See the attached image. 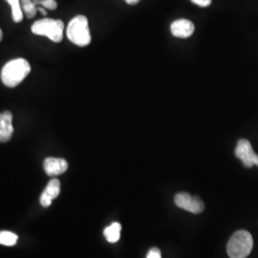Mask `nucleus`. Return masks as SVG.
Wrapping results in <instances>:
<instances>
[{
	"label": "nucleus",
	"mask_w": 258,
	"mask_h": 258,
	"mask_svg": "<svg viewBox=\"0 0 258 258\" xmlns=\"http://www.w3.org/2000/svg\"><path fill=\"white\" fill-rule=\"evenodd\" d=\"M14 133L13 127V115L10 111L0 113V142H9Z\"/></svg>",
	"instance_id": "obj_9"
},
{
	"label": "nucleus",
	"mask_w": 258,
	"mask_h": 258,
	"mask_svg": "<svg viewBox=\"0 0 258 258\" xmlns=\"http://www.w3.org/2000/svg\"><path fill=\"white\" fill-rule=\"evenodd\" d=\"M37 11H39L43 16H46L47 15L46 10L43 7H37Z\"/></svg>",
	"instance_id": "obj_19"
},
{
	"label": "nucleus",
	"mask_w": 258,
	"mask_h": 258,
	"mask_svg": "<svg viewBox=\"0 0 258 258\" xmlns=\"http://www.w3.org/2000/svg\"><path fill=\"white\" fill-rule=\"evenodd\" d=\"M170 31L174 37L187 38L194 33V24L187 19H178L171 23Z\"/></svg>",
	"instance_id": "obj_8"
},
{
	"label": "nucleus",
	"mask_w": 258,
	"mask_h": 258,
	"mask_svg": "<svg viewBox=\"0 0 258 258\" xmlns=\"http://www.w3.org/2000/svg\"><path fill=\"white\" fill-rule=\"evenodd\" d=\"M146 258H162L160 249H156V248L150 249Z\"/></svg>",
	"instance_id": "obj_17"
},
{
	"label": "nucleus",
	"mask_w": 258,
	"mask_h": 258,
	"mask_svg": "<svg viewBox=\"0 0 258 258\" xmlns=\"http://www.w3.org/2000/svg\"><path fill=\"white\" fill-rule=\"evenodd\" d=\"M19 239L18 235L16 233H13L11 231H0V244L4 246H14L17 244V241Z\"/></svg>",
	"instance_id": "obj_14"
},
{
	"label": "nucleus",
	"mask_w": 258,
	"mask_h": 258,
	"mask_svg": "<svg viewBox=\"0 0 258 258\" xmlns=\"http://www.w3.org/2000/svg\"><path fill=\"white\" fill-rule=\"evenodd\" d=\"M235 156L237 157L246 167L258 166V155L253 151L248 140L242 139L237 143L235 148Z\"/></svg>",
	"instance_id": "obj_6"
},
{
	"label": "nucleus",
	"mask_w": 258,
	"mask_h": 258,
	"mask_svg": "<svg viewBox=\"0 0 258 258\" xmlns=\"http://www.w3.org/2000/svg\"><path fill=\"white\" fill-rule=\"evenodd\" d=\"M2 37H3V33H2V30L0 29V41L2 40Z\"/></svg>",
	"instance_id": "obj_20"
},
{
	"label": "nucleus",
	"mask_w": 258,
	"mask_h": 258,
	"mask_svg": "<svg viewBox=\"0 0 258 258\" xmlns=\"http://www.w3.org/2000/svg\"><path fill=\"white\" fill-rule=\"evenodd\" d=\"M31 30L35 35L47 37L57 43L63 38L64 24L59 19H42L36 21Z\"/></svg>",
	"instance_id": "obj_4"
},
{
	"label": "nucleus",
	"mask_w": 258,
	"mask_h": 258,
	"mask_svg": "<svg viewBox=\"0 0 258 258\" xmlns=\"http://www.w3.org/2000/svg\"><path fill=\"white\" fill-rule=\"evenodd\" d=\"M174 202L178 208L194 214L201 213L205 209L203 201L199 197L191 196L190 194L186 192L176 194Z\"/></svg>",
	"instance_id": "obj_5"
},
{
	"label": "nucleus",
	"mask_w": 258,
	"mask_h": 258,
	"mask_svg": "<svg viewBox=\"0 0 258 258\" xmlns=\"http://www.w3.org/2000/svg\"><path fill=\"white\" fill-rule=\"evenodd\" d=\"M20 3H21L23 13L27 17V19H33L36 17L37 7L32 0H20Z\"/></svg>",
	"instance_id": "obj_13"
},
{
	"label": "nucleus",
	"mask_w": 258,
	"mask_h": 258,
	"mask_svg": "<svg viewBox=\"0 0 258 258\" xmlns=\"http://www.w3.org/2000/svg\"><path fill=\"white\" fill-rule=\"evenodd\" d=\"M124 1L129 5H135V4L139 3L141 0H124Z\"/></svg>",
	"instance_id": "obj_18"
},
{
	"label": "nucleus",
	"mask_w": 258,
	"mask_h": 258,
	"mask_svg": "<svg viewBox=\"0 0 258 258\" xmlns=\"http://www.w3.org/2000/svg\"><path fill=\"white\" fill-rule=\"evenodd\" d=\"M37 7H43L45 9L55 10L57 3L55 0H32Z\"/></svg>",
	"instance_id": "obj_15"
},
{
	"label": "nucleus",
	"mask_w": 258,
	"mask_h": 258,
	"mask_svg": "<svg viewBox=\"0 0 258 258\" xmlns=\"http://www.w3.org/2000/svg\"><path fill=\"white\" fill-rule=\"evenodd\" d=\"M43 167L47 175H60L68 169V163L62 158L49 157L44 160Z\"/></svg>",
	"instance_id": "obj_7"
},
{
	"label": "nucleus",
	"mask_w": 258,
	"mask_h": 258,
	"mask_svg": "<svg viewBox=\"0 0 258 258\" xmlns=\"http://www.w3.org/2000/svg\"><path fill=\"white\" fill-rule=\"evenodd\" d=\"M120 231H121V226L120 223L115 222L111 224L109 227L105 228V230L103 231V234L108 242L116 243L120 239Z\"/></svg>",
	"instance_id": "obj_11"
},
{
	"label": "nucleus",
	"mask_w": 258,
	"mask_h": 258,
	"mask_svg": "<svg viewBox=\"0 0 258 258\" xmlns=\"http://www.w3.org/2000/svg\"><path fill=\"white\" fill-rule=\"evenodd\" d=\"M68 39L80 47H85L91 42V34L88 19L84 16H77L72 19L66 29Z\"/></svg>",
	"instance_id": "obj_2"
},
{
	"label": "nucleus",
	"mask_w": 258,
	"mask_h": 258,
	"mask_svg": "<svg viewBox=\"0 0 258 258\" xmlns=\"http://www.w3.org/2000/svg\"><path fill=\"white\" fill-rule=\"evenodd\" d=\"M252 247L253 240L249 231H236L228 243V255L230 258H247Z\"/></svg>",
	"instance_id": "obj_3"
},
{
	"label": "nucleus",
	"mask_w": 258,
	"mask_h": 258,
	"mask_svg": "<svg viewBox=\"0 0 258 258\" xmlns=\"http://www.w3.org/2000/svg\"><path fill=\"white\" fill-rule=\"evenodd\" d=\"M9 3L12 9V17L13 20L16 23H19L23 19V12L21 9V3L20 0H6Z\"/></svg>",
	"instance_id": "obj_12"
},
{
	"label": "nucleus",
	"mask_w": 258,
	"mask_h": 258,
	"mask_svg": "<svg viewBox=\"0 0 258 258\" xmlns=\"http://www.w3.org/2000/svg\"><path fill=\"white\" fill-rule=\"evenodd\" d=\"M60 194V183L57 179L51 180L47 184L44 191L40 196V204L42 207L47 208L49 207L52 201L55 199L58 194Z\"/></svg>",
	"instance_id": "obj_10"
},
{
	"label": "nucleus",
	"mask_w": 258,
	"mask_h": 258,
	"mask_svg": "<svg viewBox=\"0 0 258 258\" xmlns=\"http://www.w3.org/2000/svg\"><path fill=\"white\" fill-rule=\"evenodd\" d=\"M190 1L195 5H198L202 8H206L212 4V0H190Z\"/></svg>",
	"instance_id": "obj_16"
},
{
	"label": "nucleus",
	"mask_w": 258,
	"mask_h": 258,
	"mask_svg": "<svg viewBox=\"0 0 258 258\" xmlns=\"http://www.w3.org/2000/svg\"><path fill=\"white\" fill-rule=\"evenodd\" d=\"M31 72V65L24 58H16L4 65L1 71V81L4 85L14 88L24 81Z\"/></svg>",
	"instance_id": "obj_1"
}]
</instances>
